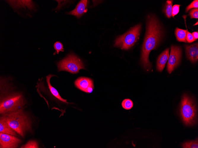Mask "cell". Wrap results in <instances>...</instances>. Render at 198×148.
Instances as JSON below:
<instances>
[{
  "mask_svg": "<svg viewBox=\"0 0 198 148\" xmlns=\"http://www.w3.org/2000/svg\"><path fill=\"white\" fill-rule=\"evenodd\" d=\"M198 25V22H196V23L194 25H193L194 26V25Z\"/></svg>",
  "mask_w": 198,
  "mask_h": 148,
  "instance_id": "27",
  "label": "cell"
},
{
  "mask_svg": "<svg viewBox=\"0 0 198 148\" xmlns=\"http://www.w3.org/2000/svg\"><path fill=\"white\" fill-rule=\"evenodd\" d=\"M1 115L10 127L22 137L32 131V120L23 108Z\"/></svg>",
  "mask_w": 198,
  "mask_h": 148,
  "instance_id": "3",
  "label": "cell"
},
{
  "mask_svg": "<svg viewBox=\"0 0 198 148\" xmlns=\"http://www.w3.org/2000/svg\"><path fill=\"white\" fill-rule=\"evenodd\" d=\"M22 141L15 136L0 133L1 148H17Z\"/></svg>",
  "mask_w": 198,
  "mask_h": 148,
  "instance_id": "8",
  "label": "cell"
},
{
  "mask_svg": "<svg viewBox=\"0 0 198 148\" xmlns=\"http://www.w3.org/2000/svg\"><path fill=\"white\" fill-rule=\"evenodd\" d=\"M194 8H198V1L197 0L193 1L186 6L185 9V12L187 13L189 10Z\"/></svg>",
  "mask_w": 198,
  "mask_h": 148,
  "instance_id": "22",
  "label": "cell"
},
{
  "mask_svg": "<svg viewBox=\"0 0 198 148\" xmlns=\"http://www.w3.org/2000/svg\"><path fill=\"white\" fill-rule=\"evenodd\" d=\"M180 5L175 4L172 7V16L174 17V16L177 14L179 11Z\"/></svg>",
  "mask_w": 198,
  "mask_h": 148,
  "instance_id": "24",
  "label": "cell"
},
{
  "mask_svg": "<svg viewBox=\"0 0 198 148\" xmlns=\"http://www.w3.org/2000/svg\"><path fill=\"white\" fill-rule=\"evenodd\" d=\"M192 35L194 39L196 40L198 38V31L194 32L192 33Z\"/></svg>",
  "mask_w": 198,
  "mask_h": 148,
  "instance_id": "26",
  "label": "cell"
},
{
  "mask_svg": "<svg viewBox=\"0 0 198 148\" xmlns=\"http://www.w3.org/2000/svg\"><path fill=\"white\" fill-rule=\"evenodd\" d=\"M181 146L183 148H198L197 139L194 140L185 142L181 144Z\"/></svg>",
  "mask_w": 198,
  "mask_h": 148,
  "instance_id": "18",
  "label": "cell"
},
{
  "mask_svg": "<svg viewBox=\"0 0 198 148\" xmlns=\"http://www.w3.org/2000/svg\"><path fill=\"white\" fill-rule=\"evenodd\" d=\"M0 133L17 136V133L10 127L2 116L0 118Z\"/></svg>",
  "mask_w": 198,
  "mask_h": 148,
  "instance_id": "14",
  "label": "cell"
},
{
  "mask_svg": "<svg viewBox=\"0 0 198 148\" xmlns=\"http://www.w3.org/2000/svg\"><path fill=\"white\" fill-rule=\"evenodd\" d=\"M186 56L192 63L196 62L198 59V44L196 43L191 45H184Z\"/></svg>",
  "mask_w": 198,
  "mask_h": 148,
  "instance_id": "9",
  "label": "cell"
},
{
  "mask_svg": "<svg viewBox=\"0 0 198 148\" xmlns=\"http://www.w3.org/2000/svg\"><path fill=\"white\" fill-rule=\"evenodd\" d=\"M9 4L14 8L19 7H26L30 9H33L35 8L33 2L31 0H14L7 1Z\"/></svg>",
  "mask_w": 198,
  "mask_h": 148,
  "instance_id": "13",
  "label": "cell"
},
{
  "mask_svg": "<svg viewBox=\"0 0 198 148\" xmlns=\"http://www.w3.org/2000/svg\"><path fill=\"white\" fill-rule=\"evenodd\" d=\"M75 86L82 91L86 92L87 88L93 84L91 79L86 77H80L75 81Z\"/></svg>",
  "mask_w": 198,
  "mask_h": 148,
  "instance_id": "12",
  "label": "cell"
},
{
  "mask_svg": "<svg viewBox=\"0 0 198 148\" xmlns=\"http://www.w3.org/2000/svg\"><path fill=\"white\" fill-rule=\"evenodd\" d=\"M59 71H66L71 74L79 72L81 69H86L82 60L77 56L71 53L57 63Z\"/></svg>",
  "mask_w": 198,
  "mask_h": 148,
  "instance_id": "6",
  "label": "cell"
},
{
  "mask_svg": "<svg viewBox=\"0 0 198 148\" xmlns=\"http://www.w3.org/2000/svg\"><path fill=\"white\" fill-rule=\"evenodd\" d=\"M182 50L181 47L172 45L167 64V72L170 74L180 64L182 56Z\"/></svg>",
  "mask_w": 198,
  "mask_h": 148,
  "instance_id": "7",
  "label": "cell"
},
{
  "mask_svg": "<svg viewBox=\"0 0 198 148\" xmlns=\"http://www.w3.org/2000/svg\"><path fill=\"white\" fill-rule=\"evenodd\" d=\"M0 80V113L1 115L22 109L26 103L23 94L13 91L12 87L4 79Z\"/></svg>",
  "mask_w": 198,
  "mask_h": 148,
  "instance_id": "2",
  "label": "cell"
},
{
  "mask_svg": "<svg viewBox=\"0 0 198 148\" xmlns=\"http://www.w3.org/2000/svg\"><path fill=\"white\" fill-rule=\"evenodd\" d=\"M173 2V0L167 1L163 10V12L166 16L169 18L172 16Z\"/></svg>",
  "mask_w": 198,
  "mask_h": 148,
  "instance_id": "17",
  "label": "cell"
},
{
  "mask_svg": "<svg viewBox=\"0 0 198 148\" xmlns=\"http://www.w3.org/2000/svg\"><path fill=\"white\" fill-rule=\"evenodd\" d=\"M141 28L140 24L131 27L127 32L116 38L114 46L126 50L130 49L138 40Z\"/></svg>",
  "mask_w": 198,
  "mask_h": 148,
  "instance_id": "5",
  "label": "cell"
},
{
  "mask_svg": "<svg viewBox=\"0 0 198 148\" xmlns=\"http://www.w3.org/2000/svg\"><path fill=\"white\" fill-rule=\"evenodd\" d=\"M20 148H39L37 142L35 140H29L25 144L22 145Z\"/></svg>",
  "mask_w": 198,
  "mask_h": 148,
  "instance_id": "20",
  "label": "cell"
},
{
  "mask_svg": "<svg viewBox=\"0 0 198 148\" xmlns=\"http://www.w3.org/2000/svg\"><path fill=\"white\" fill-rule=\"evenodd\" d=\"M54 48L56 51L53 54L54 55L56 53L58 54L60 51L63 52L64 51L63 44L61 42L59 41L56 42L54 43Z\"/></svg>",
  "mask_w": 198,
  "mask_h": 148,
  "instance_id": "21",
  "label": "cell"
},
{
  "mask_svg": "<svg viewBox=\"0 0 198 148\" xmlns=\"http://www.w3.org/2000/svg\"><path fill=\"white\" fill-rule=\"evenodd\" d=\"M189 15L191 19L198 18V8H194L191 9L189 12Z\"/></svg>",
  "mask_w": 198,
  "mask_h": 148,
  "instance_id": "23",
  "label": "cell"
},
{
  "mask_svg": "<svg viewBox=\"0 0 198 148\" xmlns=\"http://www.w3.org/2000/svg\"><path fill=\"white\" fill-rule=\"evenodd\" d=\"M186 31L187 30L176 27L175 31V34L177 40L179 42L186 43Z\"/></svg>",
  "mask_w": 198,
  "mask_h": 148,
  "instance_id": "16",
  "label": "cell"
},
{
  "mask_svg": "<svg viewBox=\"0 0 198 148\" xmlns=\"http://www.w3.org/2000/svg\"><path fill=\"white\" fill-rule=\"evenodd\" d=\"M179 110L182 120L186 126H192L197 123V107L193 98L184 94L181 98Z\"/></svg>",
  "mask_w": 198,
  "mask_h": 148,
  "instance_id": "4",
  "label": "cell"
},
{
  "mask_svg": "<svg viewBox=\"0 0 198 148\" xmlns=\"http://www.w3.org/2000/svg\"><path fill=\"white\" fill-rule=\"evenodd\" d=\"M54 76H56L54 75L49 74L46 77L47 82L51 93L53 96L58 99L62 102L68 103L67 102L66 100L62 98L60 96L57 90L51 85L50 82V80L51 78Z\"/></svg>",
  "mask_w": 198,
  "mask_h": 148,
  "instance_id": "15",
  "label": "cell"
},
{
  "mask_svg": "<svg viewBox=\"0 0 198 148\" xmlns=\"http://www.w3.org/2000/svg\"><path fill=\"white\" fill-rule=\"evenodd\" d=\"M163 27L158 18L153 14L147 15L146 32L142 48L140 63L147 71L151 69V65L149 60L150 52L156 49L164 36Z\"/></svg>",
  "mask_w": 198,
  "mask_h": 148,
  "instance_id": "1",
  "label": "cell"
},
{
  "mask_svg": "<svg viewBox=\"0 0 198 148\" xmlns=\"http://www.w3.org/2000/svg\"><path fill=\"white\" fill-rule=\"evenodd\" d=\"M88 3V0H80L74 9L71 11L67 12L66 14L75 16L78 19L80 18L86 11Z\"/></svg>",
  "mask_w": 198,
  "mask_h": 148,
  "instance_id": "10",
  "label": "cell"
},
{
  "mask_svg": "<svg viewBox=\"0 0 198 148\" xmlns=\"http://www.w3.org/2000/svg\"><path fill=\"white\" fill-rule=\"evenodd\" d=\"M186 40L189 43H191L196 40L193 37L192 33L189 32L187 30L186 31Z\"/></svg>",
  "mask_w": 198,
  "mask_h": 148,
  "instance_id": "25",
  "label": "cell"
},
{
  "mask_svg": "<svg viewBox=\"0 0 198 148\" xmlns=\"http://www.w3.org/2000/svg\"><path fill=\"white\" fill-rule=\"evenodd\" d=\"M122 106L123 108L127 110L131 109L133 107V103L131 100L126 99L124 100L122 103Z\"/></svg>",
  "mask_w": 198,
  "mask_h": 148,
  "instance_id": "19",
  "label": "cell"
},
{
  "mask_svg": "<svg viewBox=\"0 0 198 148\" xmlns=\"http://www.w3.org/2000/svg\"><path fill=\"white\" fill-rule=\"evenodd\" d=\"M170 49L167 48L163 51L158 56L157 61V70L162 72L165 68L169 57Z\"/></svg>",
  "mask_w": 198,
  "mask_h": 148,
  "instance_id": "11",
  "label": "cell"
}]
</instances>
